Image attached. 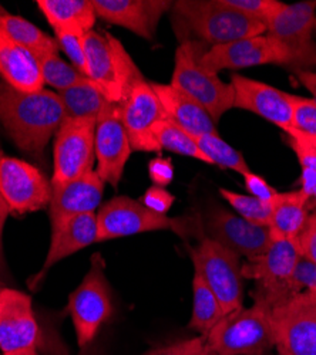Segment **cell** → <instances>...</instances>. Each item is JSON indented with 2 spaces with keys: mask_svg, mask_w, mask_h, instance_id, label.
<instances>
[{
  "mask_svg": "<svg viewBox=\"0 0 316 355\" xmlns=\"http://www.w3.org/2000/svg\"><path fill=\"white\" fill-rule=\"evenodd\" d=\"M65 118V105L57 93L46 88L23 93L0 81V123L22 151L40 154Z\"/></svg>",
  "mask_w": 316,
  "mask_h": 355,
  "instance_id": "obj_1",
  "label": "cell"
},
{
  "mask_svg": "<svg viewBox=\"0 0 316 355\" xmlns=\"http://www.w3.org/2000/svg\"><path fill=\"white\" fill-rule=\"evenodd\" d=\"M206 343L217 355H267L276 347L272 306L255 297L249 309L224 315L206 336Z\"/></svg>",
  "mask_w": 316,
  "mask_h": 355,
  "instance_id": "obj_2",
  "label": "cell"
},
{
  "mask_svg": "<svg viewBox=\"0 0 316 355\" xmlns=\"http://www.w3.org/2000/svg\"><path fill=\"white\" fill-rule=\"evenodd\" d=\"M174 16L199 40L213 46L267 33V26L231 9L224 0H180Z\"/></svg>",
  "mask_w": 316,
  "mask_h": 355,
  "instance_id": "obj_3",
  "label": "cell"
},
{
  "mask_svg": "<svg viewBox=\"0 0 316 355\" xmlns=\"http://www.w3.org/2000/svg\"><path fill=\"white\" fill-rule=\"evenodd\" d=\"M201 54L197 42L184 40L177 49L169 84L203 105L218 123L226 111L234 108L235 93L231 83H224L218 74L199 64Z\"/></svg>",
  "mask_w": 316,
  "mask_h": 355,
  "instance_id": "obj_4",
  "label": "cell"
},
{
  "mask_svg": "<svg viewBox=\"0 0 316 355\" xmlns=\"http://www.w3.org/2000/svg\"><path fill=\"white\" fill-rule=\"evenodd\" d=\"M301 259L298 239H272L265 253L248 259L242 266V277L255 280L253 297L268 302L274 309L295 295L290 279Z\"/></svg>",
  "mask_w": 316,
  "mask_h": 355,
  "instance_id": "obj_5",
  "label": "cell"
},
{
  "mask_svg": "<svg viewBox=\"0 0 316 355\" xmlns=\"http://www.w3.org/2000/svg\"><path fill=\"white\" fill-rule=\"evenodd\" d=\"M194 272L204 279L215 294L224 314L242 309L244 277L240 256L204 234L197 248L190 250Z\"/></svg>",
  "mask_w": 316,
  "mask_h": 355,
  "instance_id": "obj_6",
  "label": "cell"
},
{
  "mask_svg": "<svg viewBox=\"0 0 316 355\" xmlns=\"http://www.w3.org/2000/svg\"><path fill=\"white\" fill-rule=\"evenodd\" d=\"M104 269V259L96 253L90 261V270L69 297V311L80 351L93 344L101 325L113 314L111 293Z\"/></svg>",
  "mask_w": 316,
  "mask_h": 355,
  "instance_id": "obj_7",
  "label": "cell"
},
{
  "mask_svg": "<svg viewBox=\"0 0 316 355\" xmlns=\"http://www.w3.org/2000/svg\"><path fill=\"white\" fill-rule=\"evenodd\" d=\"M188 219H171L146 208L128 196H116L106 202L97 214V243L154 230H172L183 238L192 233Z\"/></svg>",
  "mask_w": 316,
  "mask_h": 355,
  "instance_id": "obj_8",
  "label": "cell"
},
{
  "mask_svg": "<svg viewBox=\"0 0 316 355\" xmlns=\"http://www.w3.org/2000/svg\"><path fill=\"white\" fill-rule=\"evenodd\" d=\"M97 120L65 118L56 132L51 188H62L77 180L94 164V134Z\"/></svg>",
  "mask_w": 316,
  "mask_h": 355,
  "instance_id": "obj_9",
  "label": "cell"
},
{
  "mask_svg": "<svg viewBox=\"0 0 316 355\" xmlns=\"http://www.w3.org/2000/svg\"><path fill=\"white\" fill-rule=\"evenodd\" d=\"M119 107L131 150L137 153H161L154 130L160 121L168 116L151 83L144 76L131 81L122 93Z\"/></svg>",
  "mask_w": 316,
  "mask_h": 355,
  "instance_id": "obj_10",
  "label": "cell"
},
{
  "mask_svg": "<svg viewBox=\"0 0 316 355\" xmlns=\"http://www.w3.org/2000/svg\"><path fill=\"white\" fill-rule=\"evenodd\" d=\"M199 64L218 74L221 70H240L264 64H295L294 54L269 35L241 39L213 46L199 55Z\"/></svg>",
  "mask_w": 316,
  "mask_h": 355,
  "instance_id": "obj_11",
  "label": "cell"
},
{
  "mask_svg": "<svg viewBox=\"0 0 316 355\" xmlns=\"http://www.w3.org/2000/svg\"><path fill=\"white\" fill-rule=\"evenodd\" d=\"M0 195L9 212L32 214L50 205L51 182L35 165L13 157H0Z\"/></svg>",
  "mask_w": 316,
  "mask_h": 355,
  "instance_id": "obj_12",
  "label": "cell"
},
{
  "mask_svg": "<svg viewBox=\"0 0 316 355\" xmlns=\"http://www.w3.org/2000/svg\"><path fill=\"white\" fill-rule=\"evenodd\" d=\"M276 347L290 355H316V306L305 293L272 309Z\"/></svg>",
  "mask_w": 316,
  "mask_h": 355,
  "instance_id": "obj_13",
  "label": "cell"
},
{
  "mask_svg": "<svg viewBox=\"0 0 316 355\" xmlns=\"http://www.w3.org/2000/svg\"><path fill=\"white\" fill-rule=\"evenodd\" d=\"M131 153L130 139L122 121L120 107L116 103H108L97 118L94 134L96 171L101 180L117 188Z\"/></svg>",
  "mask_w": 316,
  "mask_h": 355,
  "instance_id": "obj_14",
  "label": "cell"
},
{
  "mask_svg": "<svg viewBox=\"0 0 316 355\" xmlns=\"http://www.w3.org/2000/svg\"><path fill=\"white\" fill-rule=\"evenodd\" d=\"M316 23V2L285 5L267 24V35L279 40L294 57L297 67L316 66V43L312 32Z\"/></svg>",
  "mask_w": 316,
  "mask_h": 355,
  "instance_id": "obj_15",
  "label": "cell"
},
{
  "mask_svg": "<svg viewBox=\"0 0 316 355\" xmlns=\"http://www.w3.org/2000/svg\"><path fill=\"white\" fill-rule=\"evenodd\" d=\"M40 337L32 299L26 293L0 288V349L3 354L36 348Z\"/></svg>",
  "mask_w": 316,
  "mask_h": 355,
  "instance_id": "obj_16",
  "label": "cell"
},
{
  "mask_svg": "<svg viewBox=\"0 0 316 355\" xmlns=\"http://www.w3.org/2000/svg\"><path fill=\"white\" fill-rule=\"evenodd\" d=\"M231 85L235 93L234 107L263 116L264 120L279 127L286 135L295 131L288 93L237 73L231 76Z\"/></svg>",
  "mask_w": 316,
  "mask_h": 355,
  "instance_id": "obj_17",
  "label": "cell"
},
{
  "mask_svg": "<svg viewBox=\"0 0 316 355\" xmlns=\"http://www.w3.org/2000/svg\"><path fill=\"white\" fill-rule=\"evenodd\" d=\"M207 236L238 256L256 257L272 243L269 227L253 225L224 208H214L207 219Z\"/></svg>",
  "mask_w": 316,
  "mask_h": 355,
  "instance_id": "obj_18",
  "label": "cell"
},
{
  "mask_svg": "<svg viewBox=\"0 0 316 355\" xmlns=\"http://www.w3.org/2000/svg\"><path fill=\"white\" fill-rule=\"evenodd\" d=\"M174 2L168 0H93L97 17L153 40L158 23Z\"/></svg>",
  "mask_w": 316,
  "mask_h": 355,
  "instance_id": "obj_19",
  "label": "cell"
},
{
  "mask_svg": "<svg viewBox=\"0 0 316 355\" xmlns=\"http://www.w3.org/2000/svg\"><path fill=\"white\" fill-rule=\"evenodd\" d=\"M104 184L97 171L90 169L65 187L53 189L49 205L51 230L78 215L94 214L104 195Z\"/></svg>",
  "mask_w": 316,
  "mask_h": 355,
  "instance_id": "obj_20",
  "label": "cell"
},
{
  "mask_svg": "<svg viewBox=\"0 0 316 355\" xmlns=\"http://www.w3.org/2000/svg\"><path fill=\"white\" fill-rule=\"evenodd\" d=\"M97 234L99 227L96 214L78 215L66 222L59 229H54L51 233V243L43 263V268L35 277L28 280V287L33 290L56 263H59L60 260L74 254L84 248L97 243Z\"/></svg>",
  "mask_w": 316,
  "mask_h": 355,
  "instance_id": "obj_21",
  "label": "cell"
},
{
  "mask_svg": "<svg viewBox=\"0 0 316 355\" xmlns=\"http://www.w3.org/2000/svg\"><path fill=\"white\" fill-rule=\"evenodd\" d=\"M0 77L23 93L43 90V77L33 54L17 44L0 27Z\"/></svg>",
  "mask_w": 316,
  "mask_h": 355,
  "instance_id": "obj_22",
  "label": "cell"
},
{
  "mask_svg": "<svg viewBox=\"0 0 316 355\" xmlns=\"http://www.w3.org/2000/svg\"><path fill=\"white\" fill-rule=\"evenodd\" d=\"M167 116L191 135L218 134L217 123L207 110L171 84L151 83Z\"/></svg>",
  "mask_w": 316,
  "mask_h": 355,
  "instance_id": "obj_23",
  "label": "cell"
},
{
  "mask_svg": "<svg viewBox=\"0 0 316 355\" xmlns=\"http://www.w3.org/2000/svg\"><path fill=\"white\" fill-rule=\"evenodd\" d=\"M84 51L88 60V77L110 103L119 104L122 100V85L108 33L94 31L85 33Z\"/></svg>",
  "mask_w": 316,
  "mask_h": 355,
  "instance_id": "obj_24",
  "label": "cell"
},
{
  "mask_svg": "<svg viewBox=\"0 0 316 355\" xmlns=\"http://www.w3.org/2000/svg\"><path fill=\"white\" fill-rule=\"evenodd\" d=\"M308 196L301 191L276 193L271 202L269 232L272 239H298L308 225Z\"/></svg>",
  "mask_w": 316,
  "mask_h": 355,
  "instance_id": "obj_25",
  "label": "cell"
},
{
  "mask_svg": "<svg viewBox=\"0 0 316 355\" xmlns=\"http://www.w3.org/2000/svg\"><path fill=\"white\" fill-rule=\"evenodd\" d=\"M36 5L53 28L70 27L88 33L96 24L93 0H38Z\"/></svg>",
  "mask_w": 316,
  "mask_h": 355,
  "instance_id": "obj_26",
  "label": "cell"
},
{
  "mask_svg": "<svg viewBox=\"0 0 316 355\" xmlns=\"http://www.w3.org/2000/svg\"><path fill=\"white\" fill-rule=\"evenodd\" d=\"M0 27L9 35L10 39H13L36 58L46 54H59L60 47L57 40L23 17L9 13L0 15Z\"/></svg>",
  "mask_w": 316,
  "mask_h": 355,
  "instance_id": "obj_27",
  "label": "cell"
},
{
  "mask_svg": "<svg viewBox=\"0 0 316 355\" xmlns=\"http://www.w3.org/2000/svg\"><path fill=\"white\" fill-rule=\"evenodd\" d=\"M192 297L194 304L190 329L206 337L225 314L213 290L207 286L204 279L195 272L192 277Z\"/></svg>",
  "mask_w": 316,
  "mask_h": 355,
  "instance_id": "obj_28",
  "label": "cell"
},
{
  "mask_svg": "<svg viewBox=\"0 0 316 355\" xmlns=\"http://www.w3.org/2000/svg\"><path fill=\"white\" fill-rule=\"evenodd\" d=\"M57 94H59L65 105L66 118H92V120H97L103 108L110 103L92 80Z\"/></svg>",
  "mask_w": 316,
  "mask_h": 355,
  "instance_id": "obj_29",
  "label": "cell"
},
{
  "mask_svg": "<svg viewBox=\"0 0 316 355\" xmlns=\"http://www.w3.org/2000/svg\"><path fill=\"white\" fill-rule=\"evenodd\" d=\"M154 135L158 141L161 151L167 150L184 157L198 159L204 164L213 165L210 158L199 150L195 139L187 131H184L180 125H177L174 121H171L169 118H165V120L157 124L154 130Z\"/></svg>",
  "mask_w": 316,
  "mask_h": 355,
  "instance_id": "obj_30",
  "label": "cell"
},
{
  "mask_svg": "<svg viewBox=\"0 0 316 355\" xmlns=\"http://www.w3.org/2000/svg\"><path fill=\"white\" fill-rule=\"evenodd\" d=\"M191 137L195 139L199 150L210 158L213 165H218L225 169L235 171L242 176L251 172L242 154L234 150L229 144H226L218 134H201V135H191Z\"/></svg>",
  "mask_w": 316,
  "mask_h": 355,
  "instance_id": "obj_31",
  "label": "cell"
},
{
  "mask_svg": "<svg viewBox=\"0 0 316 355\" xmlns=\"http://www.w3.org/2000/svg\"><path fill=\"white\" fill-rule=\"evenodd\" d=\"M36 60L42 71L43 83L59 90V93L90 80L83 76L74 66L63 62L59 54H46Z\"/></svg>",
  "mask_w": 316,
  "mask_h": 355,
  "instance_id": "obj_32",
  "label": "cell"
},
{
  "mask_svg": "<svg viewBox=\"0 0 316 355\" xmlns=\"http://www.w3.org/2000/svg\"><path fill=\"white\" fill-rule=\"evenodd\" d=\"M219 193L242 219L258 226H269L271 203H265L251 195H241L225 188H221Z\"/></svg>",
  "mask_w": 316,
  "mask_h": 355,
  "instance_id": "obj_33",
  "label": "cell"
},
{
  "mask_svg": "<svg viewBox=\"0 0 316 355\" xmlns=\"http://www.w3.org/2000/svg\"><path fill=\"white\" fill-rule=\"evenodd\" d=\"M56 40L59 43V47L66 53L70 58L72 66H74L83 76L88 77V60H85L84 51V32L78 28L60 27L53 28Z\"/></svg>",
  "mask_w": 316,
  "mask_h": 355,
  "instance_id": "obj_34",
  "label": "cell"
},
{
  "mask_svg": "<svg viewBox=\"0 0 316 355\" xmlns=\"http://www.w3.org/2000/svg\"><path fill=\"white\" fill-rule=\"evenodd\" d=\"M292 105V124L297 132L316 137V101L288 93Z\"/></svg>",
  "mask_w": 316,
  "mask_h": 355,
  "instance_id": "obj_35",
  "label": "cell"
},
{
  "mask_svg": "<svg viewBox=\"0 0 316 355\" xmlns=\"http://www.w3.org/2000/svg\"><path fill=\"white\" fill-rule=\"evenodd\" d=\"M224 3L244 16L261 21L265 26L283 6L278 0H224Z\"/></svg>",
  "mask_w": 316,
  "mask_h": 355,
  "instance_id": "obj_36",
  "label": "cell"
},
{
  "mask_svg": "<svg viewBox=\"0 0 316 355\" xmlns=\"http://www.w3.org/2000/svg\"><path fill=\"white\" fill-rule=\"evenodd\" d=\"M290 286L295 294L302 291L316 293V266L302 257L290 279Z\"/></svg>",
  "mask_w": 316,
  "mask_h": 355,
  "instance_id": "obj_37",
  "label": "cell"
},
{
  "mask_svg": "<svg viewBox=\"0 0 316 355\" xmlns=\"http://www.w3.org/2000/svg\"><path fill=\"white\" fill-rule=\"evenodd\" d=\"M206 348V337L199 336L171 345L150 349L144 355H199Z\"/></svg>",
  "mask_w": 316,
  "mask_h": 355,
  "instance_id": "obj_38",
  "label": "cell"
},
{
  "mask_svg": "<svg viewBox=\"0 0 316 355\" xmlns=\"http://www.w3.org/2000/svg\"><path fill=\"white\" fill-rule=\"evenodd\" d=\"M176 196L165 191L160 187H151L146 191V193L141 196L140 202L146 206V208L151 209L153 212H157L160 215H165L169 209L172 203H174Z\"/></svg>",
  "mask_w": 316,
  "mask_h": 355,
  "instance_id": "obj_39",
  "label": "cell"
},
{
  "mask_svg": "<svg viewBox=\"0 0 316 355\" xmlns=\"http://www.w3.org/2000/svg\"><path fill=\"white\" fill-rule=\"evenodd\" d=\"M244 182L245 188L248 191V195L260 199L265 203H271L274 198L276 196V191L264 180L263 176L253 173L252 171L244 175Z\"/></svg>",
  "mask_w": 316,
  "mask_h": 355,
  "instance_id": "obj_40",
  "label": "cell"
},
{
  "mask_svg": "<svg viewBox=\"0 0 316 355\" xmlns=\"http://www.w3.org/2000/svg\"><path fill=\"white\" fill-rule=\"evenodd\" d=\"M149 175L156 187L164 188L168 187L172 180H174V166H172L168 158L157 157L149 164Z\"/></svg>",
  "mask_w": 316,
  "mask_h": 355,
  "instance_id": "obj_41",
  "label": "cell"
},
{
  "mask_svg": "<svg viewBox=\"0 0 316 355\" xmlns=\"http://www.w3.org/2000/svg\"><path fill=\"white\" fill-rule=\"evenodd\" d=\"M288 139H290L288 142L292 146V150L295 151L302 168H309L316 172V150L315 148L309 142H306L301 135H298L297 132L288 135Z\"/></svg>",
  "mask_w": 316,
  "mask_h": 355,
  "instance_id": "obj_42",
  "label": "cell"
},
{
  "mask_svg": "<svg viewBox=\"0 0 316 355\" xmlns=\"http://www.w3.org/2000/svg\"><path fill=\"white\" fill-rule=\"evenodd\" d=\"M302 257L316 266V229L306 226L298 238Z\"/></svg>",
  "mask_w": 316,
  "mask_h": 355,
  "instance_id": "obj_43",
  "label": "cell"
},
{
  "mask_svg": "<svg viewBox=\"0 0 316 355\" xmlns=\"http://www.w3.org/2000/svg\"><path fill=\"white\" fill-rule=\"evenodd\" d=\"M2 151H0V157H2ZM9 208L6 202L3 200L2 195H0V286H2L6 282V263H5V256H3V229H5V223L6 219L9 216Z\"/></svg>",
  "mask_w": 316,
  "mask_h": 355,
  "instance_id": "obj_44",
  "label": "cell"
},
{
  "mask_svg": "<svg viewBox=\"0 0 316 355\" xmlns=\"http://www.w3.org/2000/svg\"><path fill=\"white\" fill-rule=\"evenodd\" d=\"M309 200L316 196V172L309 168H302L301 175V188H299Z\"/></svg>",
  "mask_w": 316,
  "mask_h": 355,
  "instance_id": "obj_45",
  "label": "cell"
},
{
  "mask_svg": "<svg viewBox=\"0 0 316 355\" xmlns=\"http://www.w3.org/2000/svg\"><path fill=\"white\" fill-rule=\"evenodd\" d=\"M295 76L299 80V83L312 94V100L316 101V73L309 71V70L297 69Z\"/></svg>",
  "mask_w": 316,
  "mask_h": 355,
  "instance_id": "obj_46",
  "label": "cell"
},
{
  "mask_svg": "<svg viewBox=\"0 0 316 355\" xmlns=\"http://www.w3.org/2000/svg\"><path fill=\"white\" fill-rule=\"evenodd\" d=\"M3 355H39L36 348H27V349H20V351H13V352H8Z\"/></svg>",
  "mask_w": 316,
  "mask_h": 355,
  "instance_id": "obj_47",
  "label": "cell"
},
{
  "mask_svg": "<svg viewBox=\"0 0 316 355\" xmlns=\"http://www.w3.org/2000/svg\"><path fill=\"white\" fill-rule=\"evenodd\" d=\"M294 132H297V131H294ZM294 132H292V134H294ZM297 134L301 135L306 142H309V144L315 148V150H316V137H308V135H303V134H299V132H297Z\"/></svg>",
  "mask_w": 316,
  "mask_h": 355,
  "instance_id": "obj_48",
  "label": "cell"
},
{
  "mask_svg": "<svg viewBox=\"0 0 316 355\" xmlns=\"http://www.w3.org/2000/svg\"><path fill=\"white\" fill-rule=\"evenodd\" d=\"M306 226L316 229V214H313L312 216H309V219H308V225H306Z\"/></svg>",
  "mask_w": 316,
  "mask_h": 355,
  "instance_id": "obj_49",
  "label": "cell"
},
{
  "mask_svg": "<svg viewBox=\"0 0 316 355\" xmlns=\"http://www.w3.org/2000/svg\"><path fill=\"white\" fill-rule=\"evenodd\" d=\"M199 355H217L208 345H207V343H206V348L203 349V352H201Z\"/></svg>",
  "mask_w": 316,
  "mask_h": 355,
  "instance_id": "obj_50",
  "label": "cell"
},
{
  "mask_svg": "<svg viewBox=\"0 0 316 355\" xmlns=\"http://www.w3.org/2000/svg\"><path fill=\"white\" fill-rule=\"evenodd\" d=\"M89 348H90V347H89ZM89 348H85L84 351H80V355H94L93 352H90Z\"/></svg>",
  "mask_w": 316,
  "mask_h": 355,
  "instance_id": "obj_51",
  "label": "cell"
},
{
  "mask_svg": "<svg viewBox=\"0 0 316 355\" xmlns=\"http://www.w3.org/2000/svg\"><path fill=\"white\" fill-rule=\"evenodd\" d=\"M276 351H278V355H290L288 352H285L282 348H279V347H276Z\"/></svg>",
  "mask_w": 316,
  "mask_h": 355,
  "instance_id": "obj_52",
  "label": "cell"
},
{
  "mask_svg": "<svg viewBox=\"0 0 316 355\" xmlns=\"http://www.w3.org/2000/svg\"><path fill=\"white\" fill-rule=\"evenodd\" d=\"M5 13H6V12H5L2 8H0V15H5Z\"/></svg>",
  "mask_w": 316,
  "mask_h": 355,
  "instance_id": "obj_53",
  "label": "cell"
},
{
  "mask_svg": "<svg viewBox=\"0 0 316 355\" xmlns=\"http://www.w3.org/2000/svg\"><path fill=\"white\" fill-rule=\"evenodd\" d=\"M312 200H315V202H316V196H315V198H313V199H312ZM309 202H310V200H309ZM308 205H309V203H308Z\"/></svg>",
  "mask_w": 316,
  "mask_h": 355,
  "instance_id": "obj_54",
  "label": "cell"
},
{
  "mask_svg": "<svg viewBox=\"0 0 316 355\" xmlns=\"http://www.w3.org/2000/svg\"><path fill=\"white\" fill-rule=\"evenodd\" d=\"M315 26H316V23H315Z\"/></svg>",
  "mask_w": 316,
  "mask_h": 355,
  "instance_id": "obj_55",
  "label": "cell"
}]
</instances>
